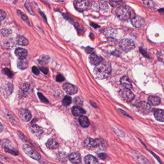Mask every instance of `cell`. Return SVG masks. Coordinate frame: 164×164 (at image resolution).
Masks as SVG:
<instances>
[{"mask_svg":"<svg viewBox=\"0 0 164 164\" xmlns=\"http://www.w3.org/2000/svg\"><path fill=\"white\" fill-rule=\"evenodd\" d=\"M111 72V67L110 63L103 61L96 65L94 69V73L96 79L103 80L110 76Z\"/></svg>","mask_w":164,"mask_h":164,"instance_id":"1","label":"cell"},{"mask_svg":"<svg viewBox=\"0 0 164 164\" xmlns=\"http://www.w3.org/2000/svg\"><path fill=\"white\" fill-rule=\"evenodd\" d=\"M84 145L86 148L88 149H95L97 147L103 149L106 147V144L103 140L87 138L84 141Z\"/></svg>","mask_w":164,"mask_h":164,"instance_id":"2","label":"cell"},{"mask_svg":"<svg viewBox=\"0 0 164 164\" xmlns=\"http://www.w3.org/2000/svg\"><path fill=\"white\" fill-rule=\"evenodd\" d=\"M117 15L118 18L122 20H126L131 15L130 10L125 6L119 7L117 11Z\"/></svg>","mask_w":164,"mask_h":164,"instance_id":"3","label":"cell"},{"mask_svg":"<svg viewBox=\"0 0 164 164\" xmlns=\"http://www.w3.org/2000/svg\"><path fill=\"white\" fill-rule=\"evenodd\" d=\"M119 94L120 97L125 102H132L134 99L135 95L133 92L129 89H123L119 91Z\"/></svg>","mask_w":164,"mask_h":164,"instance_id":"4","label":"cell"},{"mask_svg":"<svg viewBox=\"0 0 164 164\" xmlns=\"http://www.w3.org/2000/svg\"><path fill=\"white\" fill-rule=\"evenodd\" d=\"M121 48L126 52L130 51L134 49L135 44L132 40L129 39H124L121 40L119 43Z\"/></svg>","mask_w":164,"mask_h":164,"instance_id":"5","label":"cell"},{"mask_svg":"<svg viewBox=\"0 0 164 164\" xmlns=\"http://www.w3.org/2000/svg\"><path fill=\"white\" fill-rule=\"evenodd\" d=\"M90 6L89 0H76L74 2V6L79 12H83L86 11Z\"/></svg>","mask_w":164,"mask_h":164,"instance_id":"6","label":"cell"},{"mask_svg":"<svg viewBox=\"0 0 164 164\" xmlns=\"http://www.w3.org/2000/svg\"><path fill=\"white\" fill-rule=\"evenodd\" d=\"M23 150L25 153L30 157L34 159L35 160H39L41 159V156L38 154L34 149L29 146V145H24L23 146Z\"/></svg>","mask_w":164,"mask_h":164,"instance_id":"7","label":"cell"},{"mask_svg":"<svg viewBox=\"0 0 164 164\" xmlns=\"http://www.w3.org/2000/svg\"><path fill=\"white\" fill-rule=\"evenodd\" d=\"M137 108L138 111L143 114H148L151 109L150 104L144 102H140L137 104Z\"/></svg>","mask_w":164,"mask_h":164,"instance_id":"8","label":"cell"},{"mask_svg":"<svg viewBox=\"0 0 164 164\" xmlns=\"http://www.w3.org/2000/svg\"><path fill=\"white\" fill-rule=\"evenodd\" d=\"M19 115L21 119L25 122H28L31 118V113L25 109H21L19 110Z\"/></svg>","mask_w":164,"mask_h":164,"instance_id":"9","label":"cell"},{"mask_svg":"<svg viewBox=\"0 0 164 164\" xmlns=\"http://www.w3.org/2000/svg\"><path fill=\"white\" fill-rule=\"evenodd\" d=\"M63 88L65 91V92L70 95L74 94L77 92V86L68 83L63 85Z\"/></svg>","mask_w":164,"mask_h":164,"instance_id":"10","label":"cell"},{"mask_svg":"<svg viewBox=\"0 0 164 164\" xmlns=\"http://www.w3.org/2000/svg\"><path fill=\"white\" fill-rule=\"evenodd\" d=\"M131 22L132 25L136 28L141 27L144 25V19L139 16L134 17L132 19Z\"/></svg>","mask_w":164,"mask_h":164,"instance_id":"11","label":"cell"},{"mask_svg":"<svg viewBox=\"0 0 164 164\" xmlns=\"http://www.w3.org/2000/svg\"><path fill=\"white\" fill-rule=\"evenodd\" d=\"M15 54L20 59H25L27 56V50L22 48H18L15 50Z\"/></svg>","mask_w":164,"mask_h":164,"instance_id":"12","label":"cell"},{"mask_svg":"<svg viewBox=\"0 0 164 164\" xmlns=\"http://www.w3.org/2000/svg\"><path fill=\"white\" fill-rule=\"evenodd\" d=\"M68 157L70 161L73 164H80L81 162V156L80 154L77 152L70 153Z\"/></svg>","mask_w":164,"mask_h":164,"instance_id":"13","label":"cell"},{"mask_svg":"<svg viewBox=\"0 0 164 164\" xmlns=\"http://www.w3.org/2000/svg\"><path fill=\"white\" fill-rule=\"evenodd\" d=\"M89 59L91 65H96L103 61V59L101 57L98 56L94 53H91Z\"/></svg>","mask_w":164,"mask_h":164,"instance_id":"14","label":"cell"},{"mask_svg":"<svg viewBox=\"0 0 164 164\" xmlns=\"http://www.w3.org/2000/svg\"><path fill=\"white\" fill-rule=\"evenodd\" d=\"M120 82L126 88L130 89L132 87V82H131L130 79H129L127 76H123L121 78Z\"/></svg>","mask_w":164,"mask_h":164,"instance_id":"15","label":"cell"},{"mask_svg":"<svg viewBox=\"0 0 164 164\" xmlns=\"http://www.w3.org/2000/svg\"><path fill=\"white\" fill-rule=\"evenodd\" d=\"M72 113L74 115L78 117V116H81L83 114H85L86 111L80 106H75L72 108Z\"/></svg>","mask_w":164,"mask_h":164,"instance_id":"16","label":"cell"},{"mask_svg":"<svg viewBox=\"0 0 164 164\" xmlns=\"http://www.w3.org/2000/svg\"><path fill=\"white\" fill-rule=\"evenodd\" d=\"M15 41H16V44L20 45L26 46V45L29 44L28 39L23 36H18L16 38Z\"/></svg>","mask_w":164,"mask_h":164,"instance_id":"17","label":"cell"},{"mask_svg":"<svg viewBox=\"0 0 164 164\" xmlns=\"http://www.w3.org/2000/svg\"><path fill=\"white\" fill-rule=\"evenodd\" d=\"M46 146L49 149H55L59 147V144L56 140L53 139H50L46 142Z\"/></svg>","mask_w":164,"mask_h":164,"instance_id":"18","label":"cell"},{"mask_svg":"<svg viewBox=\"0 0 164 164\" xmlns=\"http://www.w3.org/2000/svg\"><path fill=\"white\" fill-rule=\"evenodd\" d=\"M154 115L155 118L157 120L160 122H164V112L163 110L157 109L155 111L154 113Z\"/></svg>","mask_w":164,"mask_h":164,"instance_id":"19","label":"cell"},{"mask_svg":"<svg viewBox=\"0 0 164 164\" xmlns=\"http://www.w3.org/2000/svg\"><path fill=\"white\" fill-rule=\"evenodd\" d=\"M79 122L80 125L83 127H87L90 124L89 120L87 117L84 115H81L79 118Z\"/></svg>","mask_w":164,"mask_h":164,"instance_id":"20","label":"cell"},{"mask_svg":"<svg viewBox=\"0 0 164 164\" xmlns=\"http://www.w3.org/2000/svg\"><path fill=\"white\" fill-rule=\"evenodd\" d=\"M84 162L86 164H95L99 163L96 157L88 155L84 158Z\"/></svg>","mask_w":164,"mask_h":164,"instance_id":"21","label":"cell"},{"mask_svg":"<svg viewBox=\"0 0 164 164\" xmlns=\"http://www.w3.org/2000/svg\"><path fill=\"white\" fill-rule=\"evenodd\" d=\"M30 132H31L32 134L37 136L40 135L42 133L43 131L41 127L36 125H34L30 128Z\"/></svg>","mask_w":164,"mask_h":164,"instance_id":"22","label":"cell"},{"mask_svg":"<svg viewBox=\"0 0 164 164\" xmlns=\"http://www.w3.org/2000/svg\"><path fill=\"white\" fill-rule=\"evenodd\" d=\"M148 103L153 106H158L161 102L160 98L156 96H150L148 98Z\"/></svg>","mask_w":164,"mask_h":164,"instance_id":"23","label":"cell"},{"mask_svg":"<svg viewBox=\"0 0 164 164\" xmlns=\"http://www.w3.org/2000/svg\"><path fill=\"white\" fill-rule=\"evenodd\" d=\"M50 58L48 56H42L39 59V63L42 65H45L49 62Z\"/></svg>","mask_w":164,"mask_h":164,"instance_id":"24","label":"cell"},{"mask_svg":"<svg viewBox=\"0 0 164 164\" xmlns=\"http://www.w3.org/2000/svg\"><path fill=\"white\" fill-rule=\"evenodd\" d=\"M18 67L20 69H25L28 65L27 63L26 62L25 59H19L18 62Z\"/></svg>","mask_w":164,"mask_h":164,"instance_id":"25","label":"cell"},{"mask_svg":"<svg viewBox=\"0 0 164 164\" xmlns=\"http://www.w3.org/2000/svg\"><path fill=\"white\" fill-rule=\"evenodd\" d=\"M71 102H72L71 97L68 95L65 96L62 101L63 104L65 106H69L71 103Z\"/></svg>","mask_w":164,"mask_h":164,"instance_id":"26","label":"cell"},{"mask_svg":"<svg viewBox=\"0 0 164 164\" xmlns=\"http://www.w3.org/2000/svg\"><path fill=\"white\" fill-rule=\"evenodd\" d=\"M144 5L149 7H153L154 6L153 1L151 0H144Z\"/></svg>","mask_w":164,"mask_h":164,"instance_id":"27","label":"cell"},{"mask_svg":"<svg viewBox=\"0 0 164 164\" xmlns=\"http://www.w3.org/2000/svg\"><path fill=\"white\" fill-rule=\"evenodd\" d=\"M20 88L22 89V91L27 92L29 90L30 86L29 84H27V83H22L20 85Z\"/></svg>","mask_w":164,"mask_h":164,"instance_id":"28","label":"cell"},{"mask_svg":"<svg viewBox=\"0 0 164 164\" xmlns=\"http://www.w3.org/2000/svg\"><path fill=\"white\" fill-rule=\"evenodd\" d=\"M18 14H19V15L20 16L21 18L23 19V20L25 22H26L27 23L29 24V20H28V18L26 16V15H24L20 11H18Z\"/></svg>","mask_w":164,"mask_h":164,"instance_id":"29","label":"cell"},{"mask_svg":"<svg viewBox=\"0 0 164 164\" xmlns=\"http://www.w3.org/2000/svg\"><path fill=\"white\" fill-rule=\"evenodd\" d=\"M5 74L8 77H12L13 76L12 72L9 69H7V68H5V69L3 70Z\"/></svg>","mask_w":164,"mask_h":164,"instance_id":"30","label":"cell"},{"mask_svg":"<svg viewBox=\"0 0 164 164\" xmlns=\"http://www.w3.org/2000/svg\"><path fill=\"white\" fill-rule=\"evenodd\" d=\"M6 16V14L4 11L3 10L0 9V21H3L5 19Z\"/></svg>","mask_w":164,"mask_h":164,"instance_id":"31","label":"cell"},{"mask_svg":"<svg viewBox=\"0 0 164 164\" xmlns=\"http://www.w3.org/2000/svg\"><path fill=\"white\" fill-rule=\"evenodd\" d=\"M38 94V96L39 97V99H41V100L42 101V102L45 103H48V101L47 100V99H46V98L45 97L44 95H42V94L40 93V92H39Z\"/></svg>","mask_w":164,"mask_h":164,"instance_id":"32","label":"cell"},{"mask_svg":"<svg viewBox=\"0 0 164 164\" xmlns=\"http://www.w3.org/2000/svg\"><path fill=\"white\" fill-rule=\"evenodd\" d=\"M56 81L58 82H62L65 80V77L64 76L61 74H59L57 75V77H56Z\"/></svg>","mask_w":164,"mask_h":164,"instance_id":"33","label":"cell"},{"mask_svg":"<svg viewBox=\"0 0 164 164\" xmlns=\"http://www.w3.org/2000/svg\"><path fill=\"white\" fill-rule=\"evenodd\" d=\"M75 103H76L77 105H82V100L79 97H76L74 99Z\"/></svg>","mask_w":164,"mask_h":164,"instance_id":"34","label":"cell"},{"mask_svg":"<svg viewBox=\"0 0 164 164\" xmlns=\"http://www.w3.org/2000/svg\"><path fill=\"white\" fill-rule=\"evenodd\" d=\"M32 71L33 73L34 74L36 75H38L39 74V69L36 67H33L32 68Z\"/></svg>","mask_w":164,"mask_h":164,"instance_id":"35","label":"cell"},{"mask_svg":"<svg viewBox=\"0 0 164 164\" xmlns=\"http://www.w3.org/2000/svg\"><path fill=\"white\" fill-rule=\"evenodd\" d=\"M98 157L101 159L104 160L107 157V155L105 153H100L98 155Z\"/></svg>","mask_w":164,"mask_h":164,"instance_id":"36","label":"cell"},{"mask_svg":"<svg viewBox=\"0 0 164 164\" xmlns=\"http://www.w3.org/2000/svg\"><path fill=\"white\" fill-rule=\"evenodd\" d=\"M85 51L88 53H92L94 52V50L92 48L87 47L86 48Z\"/></svg>","mask_w":164,"mask_h":164,"instance_id":"37","label":"cell"},{"mask_svg":"<svg viewBox=\"0 0 164 164\" xmlns=\"http://www.w3.org/2000/svg\"><path fill=\"white\" fill-rule=\"evenodd\" d=\"M140 52L144 55L145 57H148V54L147 53V52L145 51L144 50L142 49V48H140Z\"/></svg>","mask_w":164,"mask_h":164,"instance_id":"38","label":"cell"},{"mask_svg":"<svg viewBox=\"0 0 164 164\" xmlns=\"http://www.w3.org/2000/svg\"><path fill=\"white\" fill-rule=\"evenodd\" d=\"M40 70L45 74H47L48 72L47 68H40Z\"/></svg>","mask_w":164,"mask_h":164,"instance_id":"39","label":"cell"},{"mask_svg":"<svg viewBox=\"0 0 164 164\" xmlns=\"http://www.w3.org/2000/svg\"><path fill=\"white\" fill-rule=\"evenodd\" d=\"M91 25L92 27H93L94 28H97L98 27H99V26H98L97 25L94 24V23H92V24L91 23Z\"/></svg>","mask_w":164,"mask_h":164,"instance_id":"40","label":"cell"},{"mask_svg":"<svg viewBox=\"0 0 164 164\" xmlns=\"http://www.w3.org/2000/svg\"><path fill=\"white\" fill-rule=\"evenodd\" d=\"M3 130H4V127H3L2 124L0 122V133L3 132Z\"/></svg>","mask_w":164,"mask_h":164,"instance_id":"41","label":"cell"}]
</instances>
